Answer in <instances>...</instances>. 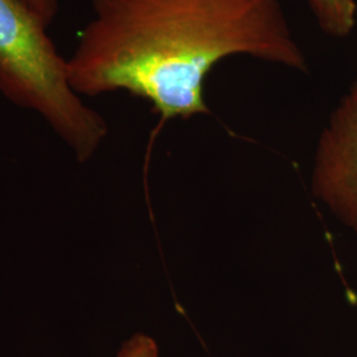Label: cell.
<instances>
[{
  "label": "cell",
  "instance_id": "cell-3",
  "mask_svg": "<svg viewBox=\"0 0 357 357\" xmlns=\"http://www.w3.org/2000/svg\"><path fill=\"white\" fill-rule=\"evenodd\" d=\"M312 191L357 234V77L320 134Z\"/></svg>",
  "mask_w": 357,
  "mask_h": 357
},
{
  "label": "cell",
  "instance_id": "cell-4",
  "mask_svg": "<svg viewBox=\"0 0 357 357\" xmlns=\"http://www.w3.org/2000/svg\"><path fill=\"white\" fill-rule=\"evenodd\" d=\"M320 31L327 36H349L357 22L356 0H305Z\"/></svg>",
  "mask_w": 357,
  "mask_h": 357
},
{
  "label": "cell",
  "instance_id": "cell-6",
  "mask_svg": "<svg viewBox=\"0 0 357 357\" xmlns=\"http://www.w3.org/2000/svg\"><path fill=\"white\" fill-rule=\"evenodd\" d=\"M19 1L23 6H26L31 13H35L48 28L54 22L60 8L59 0H19Z\"/></svg>",
  "mask_w": 357,
  "mask_h": 357
},
{
  "label": "cell",
  "instance_id": "cell-1",
  "mask_svg": "<svg viewBox=\"0 0 357 357\" xmlns=\"http://www.w3.org/2000/svg\"><path fill=\"white\" fill-rule=\"evenodd\" d=\"M68 59L79 96L128 91L165 121L208 114L206 76L248 56L310 72L280 0H90Z\"/></svg>",
  "mask_w": 357,
  "mask_h": 357
},
{
  "label": "cell",
  "instance_id": "cell-2",
  "mask_svg": "<svg viewBox=\"0 0 357 357\" xmlns=\"http://www.w3.org/2000/svg\"><path fill=\"white\" fill-rule=\"evenodd\" d=\"M47 29L19 0H0V93L41 115L77 160L86 162L106 138L107 125L73 89L68 59Z\"/></svg>",
  "mask_w": 357,
  "mask_h": 357
},
{
  "label": "cell",
  "instance_id": "cell-5",
  "mask_svg": "<svg viewBox=\"0 0 357 357\" xmlns=\"http://www.w3.org/2000/svg\"><path fill=\"white\" fill-rule=\"evenodd\" d=\"M115 357H160V352L151 336L138 332L123 342Z\"/></svg>",
  "mask_w": 357,
  "mask_h": 357
}]
</instances>
